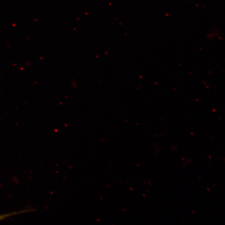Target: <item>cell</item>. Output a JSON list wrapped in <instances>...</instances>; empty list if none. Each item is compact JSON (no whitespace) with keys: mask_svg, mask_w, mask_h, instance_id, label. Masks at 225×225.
Here are the masks:
<instances>
[{"mask_svg":"<svg viewBox=\"0 0 225 225\" xmlns=\"http://www.w3.org/2000/svg\"><path fill=\"white\" fill-rule=\"evenodd\" d=\"M34 211H35L34 209L28 208L26 209H23V210L17 211V212H11V213H6V214H1L0 215V221L5 220L8 217H12V216H15L16 215L21 214H23V213H28V212H33Z\"/></svg>","mask_w":225,"mask_h":225,"instance_id":"6da1fadb","label":"cell"}]
</instances>
